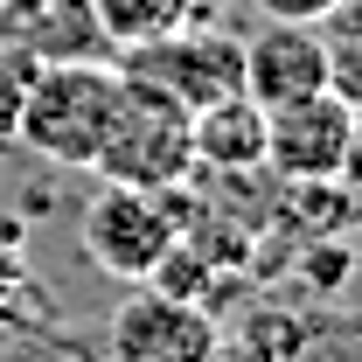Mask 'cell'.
Listing matches in <instances>:
<instances>
[{"instance_id": "30bf717a", "label": "cell", "mask_w": 362, "mask_h": 362, "mask_svg": "<svg viewBox=\"0 0 362 362\" xmlns=\"http://www.w3.org/2000/svg\"><path fill=\"white\" fill-rule=\"evenodd\" d=\"M202 0H90V21L112 49H133V42H153L181 21H195Z\"/></svg>"}, {"instance_id": "8fae6325", "label": "cell", "mask_w": 362, "mask_h": 362, "mask_svg": "<svg viewBox=\"0 0 362 362\" xmlns=\"http://www.w3.org/2000/svg\"><path fill=\"white\" fill-rule=\"evenodd\" d=\"M327 90L362 112V35H327Z\"/></svg>"}, {"instance_id": "6da1fadb", "label": "cell", "mask_w": 362, "mask_h": 362, "mask_svg": "<svg viewBox=\"0 0 362 362\" xmlns=\"http://www.w3.org/2000/svg\"><path fill=\"white\" fill-rule=\"evenodd\" d=\"M126 98V77L112 56H63V63H35L28 90H21V119H14V146L42 153L56 168H90L105 126Z\"/></svg>"}, {"instance_id": "ba28073f", "label": "cell", "mask_w": 362, "mask_h": 362, "mask_svg": "<svg viewBox=\"0 0 362 362\" xmlns=\"http://www.w3.org/2000/svg\"><path fill=\"white\" fill-rule=\"evenodd\" d=\"M0 35L14 49H28L35 63H63V56H112V42L90 21V0H21Z\"/></svg>"}, {"instance_id": "8992f818", "label": "cell", "mask_w": 362, "mask_h": 362, "mask_svg": "<svg viewBox=\"0 0 362 362\" xmlns=\"http://www.w3.org/2000/svg\"><path fill=\"white\" fill-rule=\"evenodd\" d=\"M356 119H362V112H349L334 90L272 105V112H265V168L279 181H334Z\"/></svg>"}, {"instance_id": "4fadbf2b", "label": "cell", "mask_w": 362, "mask_h": 362, "mask_svg": "<svg viewBox=\"0 0 362 362\" xmlns=\"http://www.w3.org/2000/svg\"><path fill=\"white\" fill-rule=\"evenodd\" d=\"M334 188H341V202L356 209V223H362V119H356V133H349V153H341V168H334Z\"/></svg>"}, {"instance_id": "3957f363", "label": "cell", "mask_w": 362, "mask_h": 362, "mask_svg": "<svg viewBox=\"0 0 362 362\" xmlns=\"http://www.w3.org/2000/svg\"><path fill=\"white\" fill-rule=\"evenodd\" d=\"M119 77L175 98L181 112H202L216 98H237L244 90V35L230 28H202V21H181L153 42H133V49H112Z\"/></svg>"}, {"instance_id": "5bb4252c", "label": "cell", "mask_w": 362, "mask_h": 362, "mask_svg": "<svg viewBox=\"0 0 362 362\" xmlns=\"http://www.w3.org/2000/svg\"><path fill=\"white\" fill-rule=\"evenodd\" d=\"M251 7H258L265 21H314V28H320L341 0H251Z\"/></svg>"}, {"instance_id": "52a82bcc", "label": "cell", "mask_w": 362, "mask_h": 362, "mask_svg": "<svg viewBox=\"0 0 362 362\" xmlns=\"http://www.w3.org/2000/svg\"><path fill=\"white\" fill-rule=\"evenodd\" d=\"M327 90V28L314 21H265L258 35H244V98L272 112L293 98Z\"/></svg>"}, {"instance_id": "7c38bea8", "label": "cell", "mask_w": 362, "mask_h": 362, "mask_svg": "<svg viewBox=\"0 0 362 362\" xmlns=\"http://www.w3.org/2000/svg\"><path fill=\"white\" fill-rule=\"evenodd\" d=\"M28 70H35V56H28V49H0V146H14V119H21Z\"/></svg>"}, {"instance_id": "5b68a950", "label": "cell", "mask_w": 362, "mask_h": 362, "mask_svg": "<svg viewBox=\"0 0 362 362\" xmlns=\"http://www.w3.org/2000/svg\"><path fill=\"white\" fill-rule=\"evenodd\" d=\"M223 341V320L188 307L175 293H153L139 286L133 300L112 314V334H105V356L112 362H209Z\"/></svg>"}, {"instance_id": "9a60e30c", "label": "cell", "mask_w": 362, "mask_h": 362, "mask_svg": "<svg viewBox=\"0 0 362 362\" xmlns=\"http://www.w3.org/2000/svg\"><path fill=\"white\" fill-rule=\"evenodd\" d=\"M209 362H279V356H265V349H258V341H244V334H223Z\"/></svg>"}, {"instance_id": "e0dca14e", "label": "cell", "mask_w": 362, "mask_h": 362, "mask_svg": "<svg viewBox=\"0 0 362 362\" xmlns=\"http://www.w3.org/2000/svg\"><path fill=\"white\" fill-rule=\"evenodd\" d=\"M356 251H362V223H356Z\"/></svg>"}, {"instance_id": "7a4b0ae2", "label": "cell", "mask_w": 362, "mask_h": 362, "mask_svg": "<svg viewBox=\"0 0 362 362\" xmlns=\"http://www.w3.org/2000/svg\"><path fill=\"white\" fill-rule=\"evenodd\" d=\"M90 175L112 181V188H146V195L181 188V181L195 175L188 112H181L175 98H160V90H146V84L126 77V98H119V112L105 126V146H98Z\"/></svg>"}, {"instance_id": "277c9868", "label": "cell", "mask_w": 362, "mask_h": 362, "mask_svg": "<svg viewBox=\"0 0 362 362\" xmlns=\"http://www.w3.org/2000/svg\"><path fill=\"white\" fill-rule=\"evenodd\" d=\"M175 237L181 230H175L168 195H146V188H112L105 181L84 209V258L105 279H126V286H146Z\"/></svg>"}, {"instance_id": "2e32d148", "label": "cell", "mask_w": 362, "mask_h": 362, "mask_svg": "<svg viewBox=\"0 0 362 362\" xmlns=\"http://www.w3.org/2000/svg\"><path fill=\"white\" fill-rule=\"evenodd\" d=\"M56 362H112V356H105V349H63Z\"/></svg>"}, {"instance_id": "9c48e42d", "label": "cell", "mask_w": 362, "mask_h": 362, "mask_svg": "<svg viewBox=\"0 0 362 362\" xmlns=\"http://www.w3.org/2000/svg\"><path fill=\"white\" fill-rule=\"evenodd\" d=\"M188 139H195V168H216V175H251V168H265V112H258L244 90L202 105V112H188Z\"/></svg>"}]
</instances>
